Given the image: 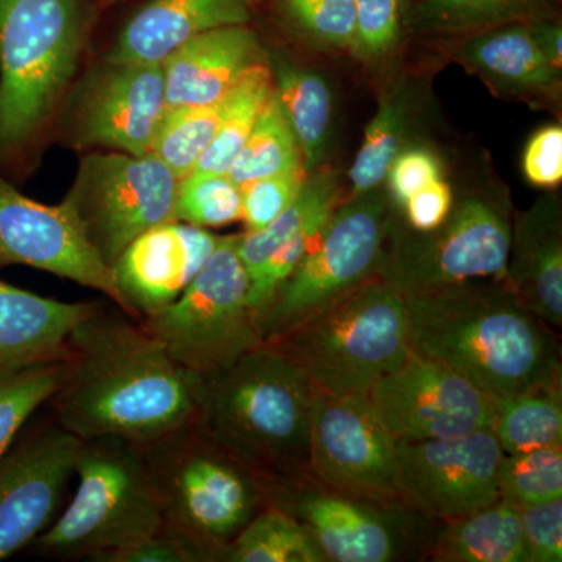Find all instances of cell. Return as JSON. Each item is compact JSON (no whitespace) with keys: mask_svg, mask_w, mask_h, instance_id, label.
<instances>
[{"mask_svg":"<svg viewBox=\"0 0 562 562\" xmlns=\"http://www.w3.org/2000/svg\"><path fill=\"white\" fill-rule=\"evenodd\" d=\"M202 376L173 360L139 321L95 306L72 328L57 424L81 441L121 438L147 446L198 422Z\"/></svg>","mask_w":562,"mask_h":562,"instance_id":"cell-1","label":"cell"},{"mask_svg":"<svg viewBox=\"0 0 562 562\" xmlns=\"http://www.w3.org/2000/svg\"><path fill=\"white\" fill-rule=\"evenodd\" d=\"M403 299L413 353L441 362L492 401L562 384L554 330L505 281H464Z\"/></svg>","mask_w":562,"mask_h":562,"instance_id":"cell-2","label":"cell"},{"mask_svg":"<svg viewBox=\"0 0 562 562\" xmlns=\"http://www.w3.org/2000/svg\"><path fill=\"white\" fill-rule=\"evenodd\" d=\"M313 395L305 373L271 344H261L202 376L198 424L268 483L312 479Z\"/></svg>","mask_w":562,"mask_h":562,"instance_id":"cell-3","label":"cell"},{"mask_svg":"<svg viewBox=\"0 0 562 562\" xmlns=\"http://www.w3.org/2000/svg\"><path fill=\"white\" fill-rule=\"evenodd\" d=\"M94 0H0V172L21 168L79 61Z\"/></svg>","mask_w":562,"mask_h":562,"instance_id":"cell-4","label":"cell"},{"mask_svg":"<svg viewBox=\"0 0 562 562\" xmlns=\"http://www.w3.org/2000/svg\"><path fill=\"white\" fill-rule=\"evenodd\" d=\"M265 344L286 355L316 390L368 394L412 355L405 299L373 277Z\"/></svg>","mask_w":562,"mask_h":562,"instance_id":"cell-5","label":"cell"},{"mask_svg":"<svg viewBox=\"0 0 562 562\" xmlns=\"http://www.w3.org/2000/svg\"><path fill=\"white\" fill-rule=\"evenodd\" d=\"M165 524L209 550L213 562L269 506L268 482L232 457L198 422L140 446Z\"/></svg>","mask_w":562,"mask_h":562,"instance_id":"cell-6","label":"cell"},{"mask_svg":"<svg viewBox=\"0 0 562 562\" xmlns=\"http://www.w3.org/2000/svg\"><path fill=\"white\" fill-rule=\"evenodd\" d=\"M79 486L66 512L35 539L50 558H87L131 546L161 530L165 514L138 443L121 438L81 441Z\"/></svg>","mask_w":562,"mask_h":562,"instance_id":"cell-7","label":"cell"},{"mask_svg":"<svg viewBox=\"0 0 562 562\" xmlns=\"http://www.w3.org/2000/svg\"><path fill=\"white\" fill-rule=\"evenodd\" d=\"M394 213L383 187L339 202L316 244L258 313L262 344L280 338L364 281L379 277Z\"/></svg>","mask_w":562,"mask_h":562,"instance_id":"cell-8","label":"cell"},{"mask_svg":"<svg viewBox=\"0 0 562 562\" xmlns=\"http://www.w3.org/2000/svg\"><path fill=\"white\" fill-rule=\"evenodd\" d=\"M513 221L501 203L483 195L453 201L439 227L412 231L395 209L379 277L403 295L472 280H503Z\"/></svg>","mask_w":562,"mask_h":562,"instance_id":"cell-9","label":"cell"},{"mask_svg":"<svg viewBox=\"0 0 562 562\" xmlns=\"http://www.w3.org/2000/svg\"><path fill=\"white\" fill-rule=\"evenodd\" d=\"M239 233L220 236L190 286L140 324L188 371L205 376L261 346L249 305V277L238 254Z\"/></svg>","mask_w":562,"mask_h":562,"instance_id":"cell-10","label":"cell"},{"mask_svg":"<svg viewBox=\"0 0 562 562\" xmlns=\"http://www.w3.org/2000/svg\"><path fill=\"white\" fill-rule=\"evenodd\" d=\"M179 181L151 154L88 155L61 203L111 269L144 232L177 221Z\"/></svg>","mask_w":562,"mask_h":562,"instance_id":"cell-11","label":"cell"},{"mask_svg":"<svg viewBox=\"0 0 562 562\" xmlns=\"http://www.w3.org/2000/svg\"><path fill=\"white\" fill-rule=\"evenodd\" d=\"M310 473L325 490L383 508H413L398 479L397 441L368 394L314 387Z\"/></svg>","mask_w":562,"mask_h":562,"instance_id":"cell-12","label":"cell"},{"mask_svg":"<svg viewBox=\"0 0 562 562\" xmlns=\"http://www.w3.org/2000/svg\"><path fill=\"white\" fill-rule=\"evenodd\" d=\"M268 503L301 520L327 561L391 562L427 552L432 525L414 508H383L325 490L313 479L268 483Z\"/></svg>","mask_w":562,"mask_h":562,"instance_id":"cell-13","label":"cell"},{"mask_svg":"<svg viewBox=\"0 0 562 562\" xmlns=\"http://www.w3.org/2000/svg\"><path fill=\"white\" fill-rule=\"evenodd\" d=\"M368 395L397 442L491 430L494 401L452 369L413 351Z\"/></svg>","mask_w":562,"mask_h":562,"instance_id":"cell-14","label":"cell"},{"mask_svg":"<svg viewBox=\"0 0 562 562\" xmlns=\"http://www.w3.org/2000/svg\"><path fill=\"white\" fill-rule=\"evenodd\" d=\"M502 457L490 428L454 438L397 442L403 495L436 522L458 519L501 497Z\"/></svg>","mask_w":562,"mask_h":562,"instance_id":"cell-15","label":"cell"},{"mask_svg":"<svg viewBox=\"0 0 562 562\" xmlns=\"http://www.w3.org/2000/svg\"><path fill=\"white\" fill-rule=\"evenodd\" d=\"M29 266L102 292L132 317L109 266L92 250L63 206L22 194L0 172V271Z\"/></svg>","mask_w":562,"mask_h":562,"instance_id":"cell-16","label":"cell"},{"mask_svg":"<svg viewBox=\"0 0 562 562\" xmlns=\"http://www.w3.org/2000/svg\"><path fill=\"white\" fill-rule=\"evenodd\" d=\"M166 110L161 65L103 60L85 77L77 92L70 138L77 146L147 155Z\"/></svg>","mask_w":562,"mask_h":562,"instance_id":"cell-17","label":"cell"},{"mask_svg":"<svg viewBox=\"0 0 562 562\" xmlns=\"http://www.w3.org/2000/svg\"><path fill=\"white\" fill-rule=\"evenodd\" d=\"M80 447V438L55 424L0 458V561L49 527Z\"/></svg>","mask_w":562,"mask_h":562,"instance_id":"cell-18","label":"cell"},{"mask_svg":"<svg viewBox=\"0 0 562 562\" xmlns=\"http://www.w3.org/2000/svg\"><path fill=\"white\" fill-rule=\"evenodd\" d=\"M220 243L209 228L172 221L144 232L111 272L133 319L171 305L202 271Z\"/></svg>","mask_w":562,"mask_h":562,"instance_id":"cell-19","label":"cell"},{"mask_svg":"<svg viewBox=\"0 0 562 562\" xmlns=\"http://www.w3.org/2000/svg\"><path fill=\"white\" fill-rule=\"evenodd\" d=\"M265 63L268 52L249 24L194 36L161 63L168 109L224 101L251 69Z\"/></svg>","mask_w":562,"mask_h":562,"instance_id":"cell-20","label":"cell"},{"mask_svg":"<svg viewBox=\"0 0 562 562\" xmlns=\"http://www.w3.org/2000/svg\"><path fill=\"white\" fill-rule=\"evenodd\" d=\"M265 0H147L125 21L106 61L161 65L187 41L214 29L250 24Z\"/></svg>","mask_w":562,"mask_h":562,"instance_id":"cell-21","label":"cell"},{"mask_svg":"<svg viewBox=\"0 0 562 562\" xmlns=\"http://www.w3.org/2000/svg\"><path fill=\"white\" fill-rule=\"evenodd\" d=\"M503 281L538 319L561 330L562 211L557 195H542L513 221Z\"/></svg>","mask_w":562,"mask_h":562,"instance_id":"cell-22","label":"cell"},{"mask_svg":"<svg viewBox=\"0 0 562 562\" xmlns=\"http://www.w3.org/2000/svg\"><path fill=\"white\" fill-rule=\"evenodd\" d=\"M454 60L503 99L557 102L561 70L543 57L528 22L497 25L458 38Z\"/></svg>","mask_w":562,"mask_h":562,"instance_id":"cell-23","label":"cell"},{"mask_svg":"<svg viewBox=\"0 0 562 562\" xmlns=\"http://www.w3.org/2000/svg\"><path fill=\"white\" fill-rule=\"evenodd\" d=\"M95 306L41 297L0 281V371L65 361L70 331Z\"/></svg>","mask_w":562,"mask_h":562,"instance_id":"cell-24","label":"cell"},{"mask_svg":"<svg viewBox=\"0 0 562 562\" xmlns=\"http://www.w3.org/2000/svg\"><path fill=\"white\" fill-rule=\"evenodd\" d=\"M425 557L436 562H528L516 503L498 497L482 509L441 522Z\"/></svg>","mask_w":562,"mask_h":562,"instance_id":"cell-25","label":"cell"},{"mask_svg":"<svg viewBox=\"0 0 562 562\" xmlns=\"http://www.w3.org/2000/svg\"><path fill=\"white\" fill-rule=\"evenodd\" d=\"M273 92L302 151L306 176L319 171L331 138L333 94L314 69L295 65L279 54L268 55Z\"/></svg>","mask_w":562,"mask_h":562,"instance_id":"cell-26","label":"cell"},{"mask_svg":"<svg viewBox=\"0 0 562 562\" xmlns=\"http://www.w3.org/2000/svg\"><path fill=\"white\" fill-rule=\"evenodd\" d=\"M341 181L327 169L306 177L301 192L268 227L239 233L238 254L247 277L254 276L286 244L319 238L325 222L341 199Z\"/></svg>","mask_w":562,"mask_h":562,"instance_id":"cell-27","label":"cell"},{"mask_svg":"<svg viewBox=\"0 0 562 562\" xmlns=\"http://www.w3.org/2000/svg\"><path fill=\"white\" fill-rule=\"evenodd\" d=\"M557 0H409L405 31L462 38L472 33L552 16Z\"/></svg>","mask_w":562,"mask_h":562,"instance_id":"cell-28","label":"cell"},{"mask_svg":"<svg viewBox=\"0 0 562 562\" xmlns=\"http://www.w3.org/2000/svg\"><path fill=\"white\" fill-rule=\"evenodd\" d=\"M412 92L406 85L392 87L380 101L349 171L351 195L383 187L392 161L405 149L412 132Z\"/></svg>","mask_w":562,"mask_h":562,"instance_id":"cell-29","label":"cell"},{"mask_svg":"<svg viewBox=\"0 0 562 562\" xmlns=\"http://www.w3.org/2000/svg\"><path fill=\"white\" fill-rule=\"evenodd\" d=\"M561 384L494 401L491 431L505 454L562 446Z\"/></svg>","mask_w":562,"mask_h":562,"instance_id":"cell-30","label":"cell"},{"mask_svg":"<svg viewBox=\"0 0 562 562\" xmlns=\"http://www.w3.org/2000/svg\"><path fill=\"white\" fill-rule=\"evenodd\" d=\"M222 562H327V558L301 520L266 506L233 539Z\"/></svg>","mask_w":562,"mask_h":562,"instance_id":"cell-31","label":"cell"},{"mask_svg":"<svg viewBox=\"0 0 562 562\" xmlns=\"http://www.w3.org/2000/svg\"><path fill=\"white\" fill-rule=\"evenodd\" d=\"M295 171H303L301 147L272 92L227 177L241 190L251 181Z\"/></svg>","mask_w":562,"mask_h":562,"instance_id":"cell-32","label":"cell"},{"mask_svg":"<svg viewBox=\"0 0 562 562\" xmlns=\"http://www.w3.org/2000/svg\"><path fill=\"white\" fill-rule=\"evenodd\" d=\"M272 92V74L268 63L251 69L225 98L224 116L216 136L192 172L227 176Z\"/></svg>","mask_w":562,"mask_h":562,"instance_id":"cell-33","label":"cell"},{"mask_svg":"<svg viewBox=\"0 0 562 562\" xmlns=\"http://www.w3.org/2000/svg\"><path fill=\"white\" fill-rule=\"evenodd\" d=\"M224 106L225 99L213 105L166 110L150 154L160 158L179 179L190 176L216 136Z\"/></svg>","mask_w":562,"mask_h":562,"instance_id":"cell-34","label":"cell"},{"mask_svg":"<svg viewBox=\"0 0 562 562\" xmlns=\"http://www.w3.org/2000/svg\"><path fill=\"white\" fill-rule=\"evenodd\" d=\"M65 361L0 371V458L18 432L60 387Z\"/></svg>","mask_w":562,"mask_h":562,"instance_id":"cell-35","label":"cell"},{"mask_svg":"<svg viewBox=\"0 0 562 562\" xmlns=\"http://www.w3.org/2000/svg\"><path fill=\"white\" fill-rule=\"evenodd\" d=\"M272 3L277 16L313 46L351 52L353 0H272Z\"/></svg>","mask_w":562,"mask_h":562,"instance_id":"cell-36","label":"cell"},{"mask_svg":"<svg viewBox=\"0 0 562 562\" xmlns=\"http://www.w3.org/2000/svg\"><path fill=\"white\" fill-rule=\"evenodd\" d=\"M498 492L501 497L516 505L562 498V446L503 453L498 464Z\"/></svg>","mask_w":562,"mask_h":562,"instance_id":"cell-37","label":"cell"},{"mask_svg":"<svg viewBox=\"0 0 562 562\" xmlns=\"http://www.w3.org/2000/svg\"><path fill=\"white\" fill-rule=\"evenodd\" d=\"M176 220L201 228L243 221L241 190L227 176L191 172L179 181Z\"/></svg>","mask_w":562,"mask_h":562,"instance_id":"cell-38","label":"cell"},{"mask_svg":"<svg viewBox=\"0 0 562 562\" xmlns=\"http://www.w3.org/2000/svg\"><path fill=\"white\" fill-rule=\"evenodd\" d=\"M355 40L350 54L369 66L395 54L405 32L408 0H353Z\"/></svg>","mask_w":562,"mask_h":562,"instance_id":"cell-39","label":"cell"},{"mask_svg":"<svg viewBox=\"0 0 562 562\" xmlns=\"http://www.w3.org/2000/svg\"><path fill=\"white\" fill-rule=\"evenodd\" d=\"M306 177L305 171L281 173L241 188L246 232L261 231L276 221L297 198Z\"/></svg>","mask_w":562,"mask_h":562,"instance_id":"cell-40","label":"cell"},{"mask_svg":"<svg viewBox=\"0 0 562 562\" xmlns=\"http://www.w3.org/2000/svg\"><path fill=\"white\" fill-rule=\"evenodd\" d=\"M94 562H213L209 550L183 532L162 525L161 530L121 549L99 554Z\"/></svg>","mask_w":562,"mask_h":562,"instance_id":"cell-41","label":"cell"},{"mask_svg":"<svg viewBox=\"0 0 562 562\" xmlns=\"http://www.w3.org/2000/svg\"><path fill=\"white\" fill-rule=\"evenodd\" d=\"M516 506L528 562H561L562 498Z\"/></svg>","mask_w":562,"mask_h":562,"instance_id":"cell-42","label":"cell"},{"mask_svg":"<svg viewBox=\"0 0 562 562\" xmlns=\"http://www.w3.org/2000/svg\"><path fill=\"white\" fill-rule=\"evenodd\" d=\"M439 179L442 165L436 154L427 147L408 146L392 161L384 183L392 205L402 210L412 195Z\"/></svg>","mask_w":562,"mask_h":562,"instance_id":"cell-43","label":"cell"},{"mask_svg":"<svg viewBox=\"0 0 562 562\" xmlns=\"http://www.w3.org/2000/svg\"><path fill=\"white\" fill-rule=\"evenodd\" d=\"M525 179L539 190L552 191L562 181V127L543 125L532 133L522 157Z\"/></svg>","mask_w":562,"mask_h":562,"instance_id":"cell-44","label":"cell"},{"mask_svg":"<svg viewBox=\"0 0 562 562\" xmlns=\"http://www.w3.org/2000/svg\"><path fill=\"white\" fill-rule=\"evenodd\" d=\"M453 201L452 188L439 179L412 195L398 213L412 231L430 232L442 224L452 210Z\"/></svg>","mask_w":562,"mask_h":562,"instance_id":"cell-45","label":"cell"},{"mask_svg":"<svg viewBox=\"0 0 562 562\" xmlns=\"http://www.w3.org/2000/svg\"><path fill=\"white\" fill-rule=\"evenodd\" d=\"M532 40L554 68L562 69V29L553 16L528 22Z\"/></svg>","mask_w":562,"mask_h":562,"instance_id":"cell-46","label":"cell"},{"mask_svg":"<svg viewBox=\"0 0 562 562\" xmlns=\"http://www.w3.org/2000/svg\"><path fill=\"white\" fill-rule=\"evenodd\" d=\"M94 2L98 7H109L113 5V3L120 2V0H94Z\"/></svg>","mask_w":562,"mask_h":562,"instance_id":"cell-47","label":"cell"},{"mask_svg":"<svg viewBox=\"0 0 562 562\" xmlns=\"http://www.w3.org/2000/svg\"><path fill=\"white\" fill-rule=\"evenodd\" d=\"M408 2H409V0H408Z\"/></svg>","mask_w":562,"mask_h":562,"instance_id":"cell-48","label":"cell"}]
</instances>
